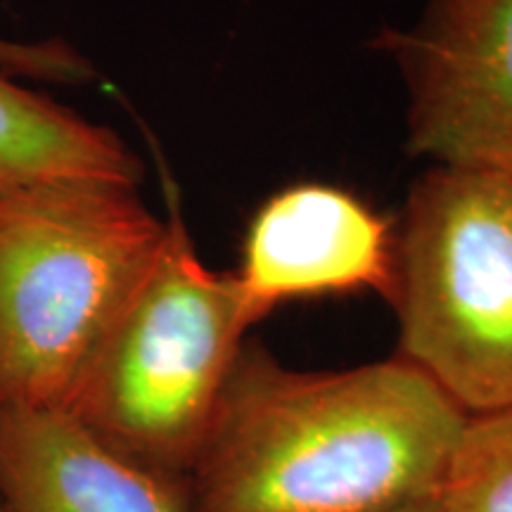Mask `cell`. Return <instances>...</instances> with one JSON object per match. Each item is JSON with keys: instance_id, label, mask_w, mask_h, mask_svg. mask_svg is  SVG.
<instances>
[{"instance_id": "obj_1", "label": "cell", "mask_w": 512, "mask_h": 512, "mask_svg": "<svg viewBox=\"0 0 512 512\" xmlns=\"http://www.w3.org/2000/svg\"><path fill=\"white\" fill-rule=\"evenodd\" d=\"M465 420L399 356L297 370L245 344L188 475L192 512H394L437 501Z\"/></svg>"}, {"instance_id": "obj_9", "label": "cell", "mask_w": 512, "mask_h": 512, "mask_svg": "<svg viewBox=\"0 0 512 512\" xmlns=\"http://www.w3.org/2000/svg\"><path fill=\"white\" fill-rule=\"evenodd\" d=\"M437 503L441 512H512V408L465 420Z\"/></svg>"}, {"instance_id": "obj_2", "label": "cell", "mask_w": 512, "mask_h": 512, "mask_svg": "<svg viewBox=\"0 0 512 512\" xmlns=\"http://www.w3.org/2000/svg\"><path fill=\"white\" fill-rule=\"evenodd\" d=\"M164 240L64 411L140 465L185 479L256 325L233 273L209 268L166 178Z\"/></svg>"}, {"instance_id": "obj_10", "label": "cell", "mask_w": 512, "mask_h": 512, "mask_svg": "<svg viewBox=\"0 0 512 512\" xmlns=\"http://www.w3.org/2000/svg\"><path fill=\"white\" fill-rule=\"evenodd\" d=\"M0 64L8 67L24 69V72L53 76V79H79L86 72L83 60L74 55L69 48L50 46V48H36V46H12V43L0 41Z\"/></svg>"}, {"instance_id": "obj_5", "label": "cell", "mask_w": 512, "mask_h": 512, "mask_svg": "<svg viewBox=\"0 0 512 512\" xmlns=\"http://www.w3.org/2000/svg\"><path fill=\"white\" fill-rule=\"evenodd\" d=\"M375 46L406 81L411 155L512 176V0H427Z\"/></svg>"}, {"instance_id": "obj_3", "label": "cell", "mask_w": 512, "mask_h": 512, "mask_svg": "<svg viewBox=\"0 0 512 512\" xmlns=\"http://www.w3.org/2000/svg\"><path fill=\"white\" fill-rule=\"evenodd\" d=\"M162 240L136 185L0 192V406L64 408Z\"/></svg>"}, {"instance_id": "obj_11", "label": "cell", "mask_w": 512, "mask_h": 512, "mask_svg": "<svg viewBox=\"0 0 512 512\" xmlns=\"http://www.w3.org/2000/svg\"><path fill=\"white\" fill-rule=\"evenodd\" d=\"M394 512H441L437 501H427V503H418V505H408V508L394 510Z\"/></svg>"}, {"instance_id": "obj_6", "label": "cell", "mask_w": 512, "mask_h": 512, "mask_svg": "<svg viewBox=\"0 0 512 512\" xmlns=\"http://www.w3.org/2000/svg\"><path fill=\"white\" fill-rule=\"evenodd\" d=\"M233 275L256 323L297 299L375 292L392 302L396 230L354 192L294 183L254 211Z\"/></svg>"}, {"instance_id": "obj_7", "label": "cell", "mask_w": 512, "mask_h": 512, "mask_svg": "<svg viewBox=\"0 0 512 512\" xmlns=\"http://www.w3.org/2000/svg\"><path fill=\"white\" fill-rule=\"evenodd\" d=\"M0 512H192L188 482L140 465L64 408L0 406Z\"/></svg>"}, {"instance_id": "obj_8", "label": "cell", "mask_w": 512, "mask_h": 512, "mask_svg": "<svg viewBox=\"0 0 512 512\" xmlns=\"http://www.w3.org/2000/svg\"><path fill=\"white\" fill-rule=\"evenodd\" d=\"M143 164L112 128L0 74V192L98 181L140 185Z\"/></svg>"}, {"instance_id": "obj_4", "label": "cell", "mask_w": 512, "mask_h": 512, "mask_svg": "<svg viewBox=\"0 0 512 512\" xmlns=\"http://www.w3.org/2000/svg\"><path fill=\"white\" fill-rule=\"evenodd\" d=\"M399 358L467 418L512 408V176L432 166L396 233Z\"/></svg>"}]
</instances>
